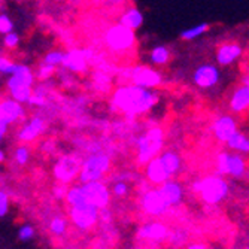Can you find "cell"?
<instances>
[{"label":"cell","instance_id":"cell-1","mask_svg":"<svg viewBox=\"0 0 249 249\" xmlns=\"http://www.w3.org/2000/svg\"><path fill=\"white\" fill-rule=\"evenodd\" d=\"M158 97L154 91L138 85H125L118 88L112 96V105L115 109L130 117H138L146 112L157 103Z\"/></svg>","mask_w":249,"mask_h":249},{"label":"cell","instance_id":"cell-2","mask_svg":"<svg viewBox=\"0 0 249 249\" xmlns=\"http://www.w3.org/2000/svg\"><path fill=\"white\" fill-rule=\"evenodd\" d=\"M193 190L200 194L201 200L208 205H218L230 193V187L222 176L212 175L206 176L193 185Z\"/></svg>","mask_w":249,"mask_h":249},{"label":"cell","instance_id":"cell-3","mask_svg":"<svg viewBox=\"0 0 249 249\" xmlns=\"http://www.w3.org/2000/svg\"><path fill=\"white\" fill-rule=\"evenodd\" d=\"M33 81H35V75L30 67L26 64H18L17 71L12 75H9L8 79V89L11 99H14L21 105L27 103L33 89Z\"/></svg>","mask_w":249,"mask_h":249},{"label":"cell","instance_id":"cell-4","mask_svg":"<svg viewBox=\"0 0 249 249\" xmlns=\"http://www.w3.org/2000/svg\"><path fill=\"white\" fill-rule=\"evenodd\" d=\"M164 142L163 130L154 127L146 131L142 138L138 139V161L141 164H146L149 160L160 154Z\"/></svg>","mask_w":249,"mask_h":249},{"label":"cell","instance_id":"cell-5","mask_svg":"<svg viewBox=\"0 0 249 249\" xmlns=\"http://www.w3.org/2000/svg\"><path fill=\"white\" fill-rule=\"evenodd\" d=\"M110 167V158L106 154H94L88 157L84 163H81L79 169V180L82 184L91 182V180H100L105 173Z\"/></svg>","mask_w":249,"mask_h":249},{"label":"cell","instance_id":"cell-6","mask_svg":"<svg viewBox=\"0 0 249 249\" xmlns=\"http://www.w3.org/2000/svg\"><path fill=\"white\" fill-rule=\"evenodd\" d=\"M105 40L107 47L114 53H125L134 47L136 35H134V30L127 29L123 24H117L106 32Z\"/></svg>","mask_w":249,"mask_h":249},{"label":"cell","instance_id":"cell-7","mask_svg":"<svg viewBox=\"0 0 249 249\" xmlns=\"http://www.w3.org/2000/svg\"><path fill=\"white\" fill-rule=\"evenodd\" d=\"M218 175H230L233 178H242L246 172V161L239 152H221L216 157Z\"/></svg>","mask_w":249,"mask_h":249},{"label":"cell","instance_id":"cell-8","mask_svg":"<svg viewBox=\"0 0 249 249\" xmlns=\"http://www.w3.org/2000/svg\"><path fill=\"white\" fill-rule=\"evenodd\" d=\"M71 219L81 230L91 229L99 219V209L91 203L84 201L81 205L71 206Z\"/></svg>","mask_w":249,"mask_h":249},{"label":"cell","instance_id":"cell-9","mask_svg":"<svg viewBox=\"0 0 249 249\" xmlns=\"http://www.w3.org/2000/svg\"><path fill=\"white\" fill-rule=\"evenodd\" d=\"M84 191V197L88 203H91L97 209H105L109 205L110 193L105 184L100 180H91V182H85L81 185Z\"/></svg>","mask_w":249,"mask_h":249},{"label":"cell","instance_id":"cell-10","mask_svg":"<svg viewBox=\"0 0 249 249\" xmlns=\"http://www.w3.org/2000/svg\"><path fill=\"white\" fill-rule=\"evenodd\" d=\"M81 169V161L75 157H63L54 166V176L60 182H71L78 175Z\"/></svg>","mask_w":249,"mask_h":249},{"label":"cell","instance_id":"cell-11","mask_svg":"<svg viewBox=\"0 0 249 249\" xmlns=\"http://www.w3.org/2000/svg\"><path fill=\"white\" fill-rule=\"evenodd\" d=\"M91 57H93L91 50H73L69 53H64V58L61 64L71 72L79 73L87 69V64Z\"/></svg>","mask_w":249,"mask_h":249},{"label":"cell","instance_id":"cell-12","mask_svg":"<svg viewBox=\"0 0 249 249\" xmlns=\"http://www.w3.org/2000/svg\"><path fill=\"white\" fill-rule=\"evenodd\" d=\"M133 85H138L141 88L152 89L161 84V75L151 67H136L131 72Z\"/></svg>","mask_w":249,"mask_h":249},{"label":"cell","instance_id":"cell-13","mask_svg":"<svg viewBox=\"0 0 249 249\" xmlns=\"http://www.w3.org/2000/svg\"><path fill=\"white\" fill-rule=\"evenodd\" d=\"M219 79H221L219 69L213 64H203L197 67L193 76V81L198 88H212L219 82Z\"/></svg>","mask_w":249,"mask_h":249},{"label":"cell","instance_id":"cell-14","mask_svg":"<svg viewBox=\"0 0 249 249\" xmlns=\"http://www.w3.org/2000/svg\"><path fill=\"white\" fill-rule=\"evenodd\" d=\"M142 209L151 216H160L167 212L169 205L158 190H151L142 197Z\"/></svg>","mask_w":249,"mask_h":249},{"label":"cell","instance_id":"cell-15","mask_svg":"<svg viewBox=\"0 0 249 249\" xmlns=\"http://www.w3.org/2000/svg\"><path fill=\"white\" fill-rule=\"evenodd\" d=\"M24 115H26L24 107L14 99H6L3 102H0V120L5 121L8 125L24 118Z\"/></svg>","mask_w":249,"mask_h":249},{"label":"cell","instance_id":"cell-16","mask_svg":"<svg viewBox=\"0 0 249 249\" xmlns=\"http://www.w3.org/2000/svg\"><path fill=\"white\" fill-rule=\"evenodd\" d=\"M158 191L163 196L164 201L170 206H178L180 201L184 198V188L180 187L179 182L176 180H172V179H167L166 182H163L161 185H158Z\"/></svg>","mask_w":249,"mask_h":249},{"label":"cell","instance_id":"cell-17","mask_svg":"<svg viewBox=\"0 0 249 249\" xmlns=\"http://www.w3.org/2000/svg\"><path fill=\"white\" fill-rule=\"evenodd\" d=\"M236 131H237V121L231 115H222L213 123L215 138L221 142H227V139Z\"/></svg>","mask_w":249,"mask_h":249},{"label":"cell","instance_id":"cell-18","mask_svg":"<svg viewBox=\"0 0 249 249\" xmlns=\"http://www.w3.org/2000/svg\"><path fill=\"white\" fill-rule=\"evenodd\" d=\"M45 130V121L40 117H32L29 123H26L21 127L18 133V139L24 143L33 142L39 134H42Z\"/></svg>","mask_w":249,"mask_h":249},{"label":"cell","instance_id":"cell-19","mask_svg":"<svg viewBox=\"0 0 249 249\" xmlns=\"http://www.w3.org/2000/svg\"><path fill=\"white\" fill-rule=\"evenodd\" d=\"M146 178L149 179V182H152L154 185H161L163 182H166V180L170 179L172 176L164 169L163 163L160 161V158H158V155H157V157L152 158V160H149L146 163Z\"/></svg>","mask_w":249,"mask_h":249},{"label":"cell","instance_id":"cell-20","mask_svg":"<svg viewBox=\"0 0 249 249\" xmlns=\"http://www.w3.org/2000/svg\"><path fill=\"white\" fill-rule=\"evenodd\" d=\"M243 54V50L239 43H225L221 45L216 51V61L221 66H230L237 61Z\"/></svg>","mask_w":249,"mask_h":249},{"label":"cell","instance_id":"cell-21","mask_svg":"<svg viewBox=\"0 0 249 249\" xmlns=\"http://www.w3.org/2000/svg\"><path fill=\"white\" fill-rule=\"evenodd\" d=\"M167 227L161 222H148L139 230V237L146 240H163L167 237Z\"/></svg>","mask_w":249,"mask_h":249},{"label":"cell","instance_id":"cell-22","mask_svg":"<svg viewBox=\"0 0 249 249\" xmlns=\"http://www.w3.org/2000/svg\"><path fill=\"white\" fill-rule=\"evenodd\" d=\"M248 106H249V87L243 84L233 93L230 99V109L234 114H242V112L248 109Z\"/></svg>","mask_w":249,"mask_h":249},{"label":"cell","instance_id":"cell-23","mask_svg":"<svg viewBox=\"0 0 249 249\" xmlns=\"http://www.w3.org/2000/svg\"><path fill=\"white\" fill-rule=\"evenodd\" d=\"M120 24H123L124 27L131 29V30H138L143 24V14L138 8H130L123 14V17L120 19Z\"/></svg>","mask_w":249,"mask_h":249},{"label":"cell","instance_id":"cell-24","mask_svg":"<svg viewBox=\"0 0 249 249\" xmlns=\"http://www.w3.org/2000/svg\"><path fill=\"white\" fill-rule=\"evenodd\" d=\"M225 143H227V146L230 149H233V151H236L239 154H242V152L248 154V151H249V139H248V136L245 133L239 131V130L236 133H233Z\"/></svg>","mask_w":249,"mask_h":249},{"label":"cell","instance_id":"cell-25","mask_svg":"<svg viewBox=\"0 0 249 249\" xmlns=\"http://www.w3.org/2000/svg\"><path fill=\"white\" fill-rule=\"evenodd\" d=\"M158 158H160V161L163 163L164 169L169 172L170 176L176 175V173L180 170V166H182V161H180V157H179L176 152H172V151L163 152Z\"/></svg>","mask_w":249,"mask_h":249},{"label":"cell","instance_id":"cell-26","mask_svg":"<svg viewBox=\"0 0 249 249\" xmlns=\"http://www.w3.org/2000/svg\"><path fill=\"white\" fill-rule=\"evenodd\" d=\"M151 63L155 64V66H161V64H166L170 58V51L167 47L164 45H160V47H155L152 51H151Z\"/></svg>","mask_w":249,"mask_h":249},{"label":"cell","instance_id":"cell-27","mask_svg":"<svg viewBox=\"0 0 249 249\" xmlns=\"http://www.w3.org/2000/svg\"><path fill=\"white\" fill-rule=\"evenodd\" d=\"M208 30H209V24L201 22V24H197V26H193V27L184 30L182 33H180V37H182L184 40H194V39L200 37L201 35H205Z\"/></svg>","mask_w":249,"mask_h":249},{"label":"cell","instance_id":"cell-28","mask_svg":"<svg viewBox=\"0 0 249 249\" xmlns=\"http://www.w3.org/2000/svg\"><path fill=\"white\" fill-rule=\"evenodd\" d=\"M66 200H67V203H69L71 206H76V205H81V203L87 201L85 197H84L82 187H81V185H75V187H72L71 190H67V193H66Z\"/></svg>","mask_w":249,"mask_h":249},{"label":"cell","instance_id":"cell-29","mask_svg":"<svg viewBox=\"0 0 249 249\" xmlns=\"http://www.w3.org/2000/svg\"><path fill=\"white\" fill-rule=\"evenodd\" d=\"M63 58H64V53L63 51H58V50H54V51H50L47 55H45L43 63L55 67V66H60L63 63Z\"/></svg>","mask_w":249,"mask_h":249},{"label":"cell","instance_id":"cell-30","mask_svg":"<svg viewBox=\"0 0 249 249\" xmlns=\"http://www.w3.org/2000/svg\"><path fill=\"white\" fill-rule=\"evenodd\" d=\"M30 158V151L27 146L21 145L15 149V161L19 164V166H24Z\"/></svg>","mask_w":249,"mask_h":249},{"label":"cell","instance_id":"cell-31","mask_svg":"<svg viewBox=\"0 0 249 249\" xmlns=\"http://www.w3.org/2000/svg\"><path fill=\"white\" fill-rule=\"evenodd\" d=\"M17 63H14L12 60L6 58V57H0V73L3 75H12L17 71Z\"/></svg>","mask_w":249,"mask_h":249},{"label":"cell","instance_id":"cell-32","mask_svg":"<svg viewBox=\"0 0 249 249\" xmlns=\"http://www.w3.org/2000/svg\"><path fill=\"white\" fill-rule=\"evenodd\" d=\"M66 227H67V222H66L63 218H54V219L50 222V230H51L55 236H61V234L66 231Z\"/></svg>","mask_w":249,"mask_h":249},{"label":"cell","instance_id":"cell-33","mask_svg":"<svg viewBox=\"0 0 249 249\" xmlns=\"http://www.w3.org/2000/svg\"><path fill=\"white\" fill-rule=\"evenodd\" d=\"M45 93L43 89H32V94H30V99H29V105H33V106H42L45 105Z\"/></svg>","mask_w":249,"mask_h":249},{"label":"cell","instance_id":"cell-34","mask_svg":"<svg viewBox=\"0 0 249 249\" xmlns=\"http://www.w3.org/2000/svg\"><path fill=\"white\" fill-rule=\"evenodd\" d=\"M14 30V22L6 14H0V33L6 35Z\"/></svg>","mask_w":249,"mask_h":249},{"label":"cell","instance_id":"cell-35","mask_svg":"<svg viewBox=\"0 0 249 249\" xmlns=\"http://www.w3.org/2000/svg\"><path fill=\"white\" fill-rule=\"evenodd\" d=\"M18 237L22 242H29L35 237V229L32 225H22V227L18 230Z\"/></svg>","mask_w":249,"mask_h":249},{"label":"cell","instance_id":"cell-36","mask_svg":"<svg viewBox=\"0 0 249 249\" xmlns=\"http://www.w3.org/2000/svg\"><path fill=\"white\" fill-rule=\"evenodd\" d=\"M9 211V197L5 191L0 190V216H5Z\"/></svg>","mask_w":249,"mask_h":249},{"label":"cell","instance_id":"cell-37","mask_svg":"<svg viewBox=\"0 0 249 249\" xmlns=\"http://www.w3.org/2000/svg\"><path fill=\"white\" fill-rule=\"evenodd\" d=\"M3 42H5V45L8 48H15L18 45V42H19V37H18V35L15 32H9V33L5 35Z\"/></svg>","mask_w":249,"mask_h":249},{"label":"cell","instance_id":"cell-38","mask_svg":"<svg viewBox=\"0 0 249 249\" xmlns=\"http://www.w3.org/2000/svg\"><path fill=\"white\" fill-rule=\"evenodd\" d=\"M53 72H54V66H50V64L42 63L37 76H39L40 79H47V78H50V76L53 75Z\"/></svg>","mask_w":249,"mask_h":249},{"label":"cell","instance_id":"cell-39","mask_svg":"<svg viewBox=\"0 0 249 249\" xmlns=\"http://www.w3.org/2000/svg\"><path fill=\"white\" fill-rule=\"evenodd\" d=\"M112 193H114L115 196H118V197H123V196H125L128 193V187L124 182H117L114 185V188H112Z\"/></svg>","mask_w":249,"mask_h":249},{"label":"cell","instance_id":"cell-40","mask_svg":"<svg viewBox=\"0 0 249 249\" xmlns=\"http://www.w3.org/2000/svg\"><path fill=\"white\" fill-rule=\"evenodd\" d=\"M8 124L5 123V121H2L0 120V142H2V139L5 138V134H6V131H8Z\"/></svg>","mask_w":249,"mask_h":249},{"label":"cell","instance_id":"cell-41","mask_svg":"<svg viewBox=\"0 0 249 249\" xmlns=\"http://www.w3.org/2000/svg\"><path fill=\"white\" fill-rule=\"evenodd\" d=\"M188 249H209L206 245H203V243H194V245H190Z\"/></svg>","mask_w":249,"mask_h":249},{"label":"cell","instance_id":"cell-42","mask_svg":"<svg viewBox=\"0 0 249 249\" xmlns=\"http://www.w3.org/2000/svg\"><path fill=\"white\" fill-rule=\"evenodd\" d=\"M5 160V152L2 151V149H0V163H2Z\"/></svg>","mask_w":249,"mask_h":249}]
</instances>
